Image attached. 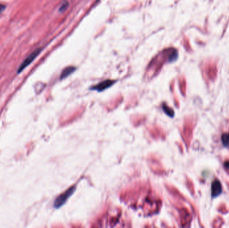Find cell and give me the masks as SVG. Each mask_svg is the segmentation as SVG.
Masks as SVG:
<instances>
[{"instance_id":"277c9868","label":"cell","mask_w":229,"mask_h":228,"mask_svg":"<svg viewBox=\"0 0 229 228\" xmlns=\"http://www.w3.org/2000/svg\"><path fill=\"white\" fill-rule=\"evenodd\" d=\"M221 191L222 187L220 182L218 181H214L212 185V195L213 197H216L217 195L220 194Z\"/></svg>"},{"instance_id":"ba28073f","label":"cell","mask_w":229,"mask_h":228,"mask_svg":"<svg viewBox=\"0 0 229 228\" xmlns=\"http://www.w3.org/2000/svg\"><path fill=\"white\" fill-rule=\"evenodd\" d=\"M6 9V6L3 4H0V13L2 12Z\"/></svg>"},{"instance_id":"8992f818","label":"cell","mask_w":229,"mask_h":228,"mask_svg":"<svg viewBox=\"0 0 229 228\" xmlns=\"http://www.w3.org/2000/svg\"><path fill=\"white\" fill-rule=\"evenodd\" d=\"M68 5H68V2L67 1L64 2H63V3H62V4H61V7H60V8H59V12H65V10L68 8Z\"/></svg>"},{"instance_id":"52a82bcc","label":"cell","mask_w":229,"mask_h":228,"mask_svg":"<svg viewBox=\"0 0 229 228\" xmlns=\"http://www.w3.org/2000/svg\"><path fill=\"white\" fill-rule=\"evenodd\" d=\"M223 142L224 145L228 146L229 145V135L228 134H225L223 136Z\"/></svg>"},{"instance_id":"7a4b0ae2","label":"cell","mask_w":229,"mask_h":228,"mask_svg":"<svg viewBox=\"0 0 229 228\" xmlns=\"http://www.w3.org/2000/svg\"><path fill=\"white\" fill-rule=\"evenodd\" d=\"M41 51H42L41 48H38L36 49V50H35L32 53H31L29 56H28L25 60H24V62L20 66L18 70H17V73L20 74V72H22L24 69H25L26 67H28V66H29L35 59H36V58L40 54Z\"/></svg>"},{"instance_id":"6da1fadb","label":"cell","mask_w":229,"mask_h":228,"mask_svg":"<svg viewBox=\"0 0 229 228\" xmlns=\"http://www.w3.org/2000/svg\"><path fill=\"white\" fill-rule=\"evenodd\" d=\"M76 190V186H73L69 188L67 190L65 191L64 193H62L61 195H60L58 197L55 199L54 203V207L56 209H58L60 208L65 205L67 200L71 197L72 195L75 193Z\"/></svg>"},{"instance_id":"5b68a950","label":"cell","mask_w":229,"mask_h":228,"mask_svg":"<svg viewBox=\"0 0 229 228\" xmlns=\"http://www.w3.org/2000/svg\"><path fill=\"white\" fill-rule=\"evenodd\" d=\"M75 70H76V68L73 67V66H68V67L65 68L64 70H63L62 72L61 73V79L62 80V79L66 78V77H68V76L71 74L72 73L75 72Z\"/></svg>"},{"instance_id":"3957f363","label":"cell","mask_w":229,"mask_h":228,"mask_svg":"<svg viewBox=\"0 0 229 228\" xmlns=\"http://www.w3.org/2000/svg\"><path fill=\"white\" fill-rule=\"evenodd\" d=\"M115 80H107L105 81L101 82L98 83V85H95L93 87L90 88V90H97V92H102L105 90H106L109 88H110L115 83Z\"/></svg>"}]
</instances>
